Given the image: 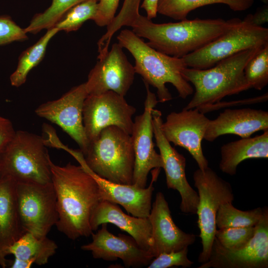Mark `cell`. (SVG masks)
<instances>
[{
  "label": "cell",
  "instance_id": "cell-25",
  "mask_svg": "<svg viewBox=\"0 0 268 268\" xmlns=\"http://www.w3.org/2000/svg\"><path fill=\"white\" fill-rule=\"evenodd\" d=\"M254 0H158L157 12L175 20L187 19L188 14L196 8L207 5L222 3L233 11H244L252 6Z\"/></svg>",
  "mask_w": 268,
  "mask_h": 268
},
{
  "label": "cell",
  "instance_id": "cell-36",
  "mask_svg": "<svg viewBox=\"0 0 268 268\" xmlns=\"http://www.w3.org/2000/svg\"><path fill=\"white\" fill-rule=\"evenodd\" d=\"M15 133L11 122L0 115V157L12 140Z\"/></svg>",
  "mask_w": 268,
  "mask_h": 268
},
{
  "label": "cell",
  "instance_id": "cell-26",
  "mask_svg": "<svg viewBox=\"0 0 268 268\" xmlns=\"http://www.w3.org/2000/svg\"><path fill=\"white\" fill-rule=\"evenodd\" d=\"M59 31L55 27L48 29L35 44L22 52L16 69L10 76L12 86L18 87L25 82L29 72L42 61L49 42Z\"/></svg>",
  "mask_w": 268,
  "mask_h": 268
},
{
  "label": "cell",
  "instance_id": "cell-11",
  "mask_svg": "<svg viewBox=\"0 0 268 268\" xmlns=\"http://www.w3.org/2000/svg\"><path fill=\"white\" fill-rule=\"evenodd\" d=\"M146 90L144 111L135 117L131 134L134 154L133 185L139 188L146 186L150 171L162 168L161 156L154 149L151 112L159 102L156 95L144 82Z\"/></svg>",
  "mask_w": 268,
  "mask_h": 268
},
{
  "label": "cell",
  "instance_id": "cell-19",
  "mask_svg": "<svg viewBox=\"0 0 268 268\" xmlns=\"http://www.w3.org/2000/svg\"><path fill=\"white\" fill-rule=\"evenodd\" d=\"M148 218L152 228L148 251L153 258L162 253L188 248L195 243L194 234L184 232L174 223L168 203L161 192L156 194Z\"/></svg>",
  "mask_w": 268,
  "mask_h": 268
},
{
  "label": "cell",
  "instance_id": "cell-24",
  "mask_svg": "<svg viewBox=\"0 0 268 268\" xmlns=\"http://www.w3.org/2000/svg\"><path fill=\"white\" fill-rule=\"evenodd\" d=\"M58 245L47 236L38 237L26 232L6 250L8 255L15 258L32 260L42 266L48 263L50 258L56 252Z\"/></svg>",
  "mask_w": 268,
  "mask_h": 268
},
{
  "label": "cell",
  "instance_id": "cell-5",
  "mask_svg": "<svg viewBox=\"0 0 268 268\" xmlns=\"http://www.w3.org/2000/svg\"><path fill=\"white\" fill-rule=\"evenodd\" d=\"M84 161L92 172L113 183L132 185L134 154L131 134L115 126L89 143Z\"/></svg>",
  "mask_w": 268,
  "mask_h": 268
},
{
  "label": "cell",
  "instance_id": "cell-6",
  "mask_svg": "<svg viewBox=\"0 0 268 268\" xmlns=\"http://www.w3.org/2000/svg\"><path fill=\"white\" fill-rule=\"evenodd\" d=\"M51 161L43 136L17 131L0 157L1 175L16 183H52Z\"/></svg>",
  "mask_w": 268,
  "mask_h": 268
},
{
  "label": "cell",
  "instance_id": "cell-7",
  "mask_svg": "<svg viewBox=\"0 0 268 268\" xmlns=\"http://www.w3.org/2000/svg\"><path fill=\"white\" fill-rule=\"evenodd\" d=\"M193 180L199 196L196 214L202 250L198 261L202 264L208 261L210 254L217 229L218 210L222 204L232 202L234 198L230 184L208 167L203 170L199 168L196 170Z\"/></svg>",
  "mask_w": 268,
  "mask_h": 268
},
{
  "label": "cell",
  "instance_id": "cell-23",
  "mask_svg": "<svg viewBox=\"0 0 268 268\" xmlns=\"http://www.w3.org/2000/svg\"><path fill=\"white\" fill-rule=\"evenodd\" d=\"M220 154V170L229 175H234L238 166L244 160L268 158V130L254 137L241 138L225 144L221 147Z\"/></svg>",
  "mask_w": 268,
  "mask_h": 268
},
{
  "label": "cell",
  "instance_id": "cell-32",
  "mask_svg": "<svg viewBox=\"0 0 268 268\" xmlns=\"http://www.w3.org/2000/svg\"><path fill=\"white\" fill-rule=\"evenodd\" d=\"M141 0H124L119 13L107 27L106 33L102 36L103 40L109 42L114 34L124 26H131L140 14L139 6Z\"/></svg>",
  "mask_w": 268,
  "mask_h": 268
},
{
  "label": "cell",
  "instance_id": "cell-42",
  "mask_svg": "<svg viewBox=\"0 0 268 268\" xmlns=\"http://www.w3.org/2000/svg\"><path fill=\"white\" fill-rule=\"evenodd\" d=\"M1 163L0 161V176H1Z\"/></svg>",
  "mask_w": 268,
  "mask_h": 268
},
{
  "label": "cell",
  "instance_id": "cell-4",
  "mask_svg": "<svg viewBox=\"0 0 268 268\" xmlns=\"http://www.w3.org/2000/svg\"><path fill=\"white\" fill-rule=\"evenodd\" d=\"M117 39L118 43L133 56L135 73L141 76L143 82L156 88L158 102L164 103L172 99L166 86L167 83L175 87L182 99L193 93V87L182 75L183 70L187 67L182 58L156 50L132 30H121Z\"/></svg>",
  "mask_w": 268,
  "mask_h": 268
},
{
  "label": "cell",
  "instance_id": "cell-13",
  "mask_svg": "<svg viewBox=\"0 0 268 268\" xmlns=\"http://www.w3.org/2000/svg\"><path fill=\"white\" fill-rule=\"evenodd\" d=\"M87 95L84 82L72 87L58 99L41 104L35 110L38 117L59 126L76 142L83 154L89 145L82 116Z\"/></svg>",
  "mask_w": 268,
  "mask_h": 268
},
{
  "label": "cell",
  "instance_id": "cell-21",
  "mask_svg": "<svg viewBox=\"0 0 268 268\" xmlns=\"http://www.w3.org/2000/svg\"><path fill=\"white\" fill-rule=\"evenodd\" d=\"M112 223L127 232L143 249L149 251L151 243L152 228L148 217L130 216L124 213L117 204L101 201L94 209L90 218L92 231L103 223Z\"/></svg>",
  "mask_w": 268,
  "mask_h": 268
},
{
  "label": "cell",
  "instance_id": "cell-9",
  "mask_svg": "<svg viewBox=\"0 0 268 268\" xmlns=\"http://www.w3.org/2000/svg\"><path fill=\"white\" fill-rule=\"evenodd\" d=\"M16 193L24 231L38 237L46 236L58 220L56 196L52 183H16Z\"/></svg>",
  "mask_w": 268,
  "mask_h": 268
},
{
  "label": "cell",
  "instance_id": "cell-17",
  "mask_svg": "<svg viewBox=\"0 0 268 268\" xmlns=\"http://www.w3.org/2000/svg\"><path fill=\"white\" fill-rule=\"evenodd\" d=\"M97 232L91 234L92 241L81 249L90 251L93 258L114 261L121 259L126 267L148 266L154 259L148 251L141 248L131 236L110 232L107 223H103Z\"/></svg>",
  "mask_w": 268,
  "mask_h": 268
},
{
  "label": "cell",
  "instance_id": "cell-12",
  "mask_svg": "<svg viewBox=\"0 0 268 268\" xmlns=\"http://www.w3.org/2000/svg\"><path fill=\"white\" fill-rule=\"evenodd\" d=\"M123 49L118 43H115L110 50L98 55V61L85 82L88 95L107 91H113L123 96L127 94L136 73Z\"/></svg>",
  "mask_w": 268,
  "mask_h": 268
},
{
  "label": "cell",
  "instance_id": "cell-14",
  "mask_svg": "<svg viewBox=\"0 0 268 268\" xmlns=\"http://www.w3.org/2000/svg\"><path fill=\"white\" fill-rule=\"evenodd\" d=\"M199 268H268V210L256 225L254 235L244 247L229 250L214 238L208 261Z\"/></svg>",
  "mask_w": 268,
  "mask_h": 268
},
{
  "label": "cell",
  "instance_id": "cell-39",
  "mask_svg": "<svg viewBox=\"0 0 268 268\" xmlns=\"http://www.w3.org/2000/svg\"><path fill=\"white\" fill-rule=\"evenodd\" d=\"M158 0H143L140 6L146 13V17L150 19L156 17L157 7Z\"/></svg>",
  "mask_w": 268,
  "mask_h": 268
},
{
  "label": "cell",
  "instance_id": "cell-28",
  "mask_svg": "<svg viewBox=\"0 0 268 268\" xmlns=\"http://www.w3.org/2000/svg\"><path fill=\"white\" fill-rule=\"evenodd\" d=\"M85 0H52L51 5L43 12L36 14L24 30L27 33L36 34L44 29H50L70 8Z\"/></svg>",
  "mask_w": 268,
  "mask_h": 268
},
{
  "label": "cell",
  "instance_id": "cell-30",
  "mask_svg": "<svg viewBox=\"0 0 268 268\" xmlns=\"http://www.w3.org/2000/svg\"><path fill=\"white\" fill-rule=\"evenodd\" d=\"M244 75L251 88L263 89L268 83V44L264 46L247 63Z\"/></svg>",
  "mask_w": 268,
  "mask_h": 268
},
{
  "label": "cell",
  "instance_id": "cell-38",
  "mask_svg": "<svg viewBox=\"0 0 268 268\" xmlns=\"http://www.w3.org/2000/svg\"><path fill=\"white\" fill-rule=\"evenodd\" d=\"M243 21L255 26H262L268 21V5L259 7L254 14H248Z\"/></svg>",
  "mask_w": 268,
  "mask_h": 268
},
{
  "label": "cell",
  "instance_id": "cell-22",
  "mask_svg": "<svg viewBox=\"0 0 268 268\" xmlns=\"http://www.w3.org/2000/svg\"><path fill=\"white\" fill-rule=\"evenodd\" d=\"M16 183L0 176V252L6 250L26 232L21 224L16 193Z\"/></svg>",
  "mask_w": 268,
  "mask_h": 268
},
{
  "label": "cell",
  "instance_id": "cell-18",
  "mask_svg": "<svg viewBox=\"0 0 268 268\" xmlns=\"http://www.w3.org/2000/svg\"><path fill=\"white\" fill-rule=\"evenodd\" d=\"M70 154L95 179L102 192V201L120 204L129 214L139 217H148L151 208V200L154 190L153 184L158 178L160 168L151 170L152 179L148 187L139 188L134 185L121 184L102 178L86 165L80 150H73Z\"/></svg>",
  "mask_w": 268,
  "mask_h": 268
},
{
  "label": "cell",
  "instance_id": "cell-1",
  "mask_svg": "<svg viewBox=\"0 0 268 268\" xmlns=\"http://www.w3.org/2000/svg\"><path fill=\"white\" fill-rule=\"evenodd\" d=\"M57 199L59 231L74 240L93 233L92 213L102 201L101 188L93 177L81 165L69 162L59 166L50 162Z\"/></svg>",
  "mask_w": 268,
  "mask_h": 268
},
{
  "label": "cell",
  "instance_id": "cell-41",
  "mask_svg": "<svg viewBox=\"0 0 268 268\" xmlns=\"http://www.w3.org/2000/svg\"><path fill=\"white\" fill-rule=\"evenodd\" d=\"M262 2H263L265 4H268V0H260Z\"/></svg>",
  "mask_w": 268,
  "mask_h": 268
},
{
  "label": "cell",
  "instance_id": "cell-40",
  "mask_svg": "<svg viewBox=\"0 0 268 268\" xmlns=\"http://www.w3.org/2000/svg\"><path fill=\"white\" fill-rule=\"evenodd\" d=\"M34 262L32 260H22L14 258L10 260L9 266L11 268H30Z\"/></svg>",
  "mask_w": 268,
  "mask_h": 268
},
{
  "label": "cell",
  "instance_id": "cell-15",
  "mask_svg": "<svg viewBox=\"0 0 268 268\" xmlns=\"http://www.w3.org/2000/svg\"><path fill=\"white\" fill-rule=\"evenodd\" d=\"M151 115L153 136L162 160L167 187L179 193L181 198L180 208L182 212L196 214L199 196L187 181L186 158L171 145L164 135L161 128L163 121L161 111L154 108Z\"/></svg>",
  "mask_w": 268,
  "mask_h": 268
},
{
  "label": "cell",
  "instance_id": "cell-20",
  "mask_svg": "<svg viewBox=\"0 0 268 268\" xmlns=\"http://www.w3.org/2000/svg\"><path fill=\"white\" fill-rule=\"evenodd\" d=\"M268 130V112L251 108L226 109L209 121L204 139L212 142L224 134H235L241 138Z\"/></svg>",
  "mask_w": 268,
  "mask_h": 268
},
{
  "label": "cell",
  "instance_id": "cell-10",
  "mask_svg": "<svg viewBox=\"0 0 268 268\" xmlns=\"http://www.w3.org/2000/svg\"><path fill=\"white\" fill-rule=\"evenodd\" d=\"M125 96L113 91L88 95L83 104V124L87 138L91 142L104 128L115 126L131 134L136 109Z\"/></svg>",
  "mask_w": 268,
  "mask_h": 268
},
{
  "label": "cell",
  "instance_id": "cell-35",
  "mask_svg": "<svg viewBox=\"0 0 268 268\" xmlns=\"http://www.w3.org/2000/svg\"><path fill=\"white\" fill-rule=\"evenodd\" d=\"M120 0H99L98 9L94 19L100 27L107 26L115 16Z\"/></svg>",
  "mask_w": 268,
  "mask_h": 268
},
{
  "label": "cell",
  "instance_id": "cell-8",
  "mask_svg": "<svg viewBox=\"0 0 268 268\" xmlns=\"http://www.w3.org/2000/svg\"><path fill=\"white\" fill-rule=\"evenodd\" d=\"M267 44V28L241 20L220 37L182 58L188 67L204 69L242 51Z\"/></svg>",
  "mask_w": 268,
  "mask_h": 268
},
{
  "label": "cell",
  "instance_id": "cell-29",
  "mask_svg": "<svg viewBox=\"0 0 268 268\" xmlns=\"http://www.w3.org/2000/svg\"><path fill=\"white\" fill-rule=\"evenodd\" d=\"M99 0L82 1L67 10L54 27L67 32L77 30L87 20H94Z\"/></svg>",
  "mask_w": 268,
  "mask_h": 268
},
{
  "label": "cell",
  "instance_id": "cell-3",
  "mask_svg": "<svg viewBox=\"0 0 268 268\" xmlns=\"http://www.w3.org/2000/svg\"><path fill=\"white\" fill-rule=\"evenodd\" d=\"M263 46L242 51L209 68H185L182 75L193 84L195 91L192 99L183 109H201L220 102L227 96L238 94L251 88L245 77L244 68Z\"/></svg>",
  "mask_w": 268,
  "mask_h": 268
},
{
  "label": "cell",
  "instance_id": "cell-33",
  "mask_svg": "<svg viewBox=\"0 0 268 268\" xmlns=\"http://www.w3.org/2000/svg\"><path fill=\"white\" fill-rule=\"evenodd\" d=\"M188 248L181 250L162 253L154 258L147 266L148 268H168L175 266L191 267L194 262L188 259Z\"/></svg>",
  "mask_w": 268,
  "mask_h": 268
},
{
  "label": "cell",
  "instance_id": "cell-27",
  "mask_svg": "<svg viewBox=\"0 0 268 268\" xmlns=\"http://www.w3.org/2000/svg\"><path fill=\"white\" fill-rule=\"evenodd\" d=\"M265 208L257 207L243 211L235 208L231 202L222 204L216 217L218 229L256 226L262 218Z\"/></svg>",
  "mask_w": 268,
  "mask_h": 268
},
{
  "label": "cell",
  "instance_id": "cell-16",
  "mask_svg": "<svg viewBox=\"0 0 268 268\" xmlns=\"http://www.w3.org/2000/svg\"><path fill=\"white\" fill-rule=\"evenodd\" d=\"M210 120L197 108L183 110L169 114L161 128L166 139L175 145L188 150L203 170L208 165L204 156L201 142Z\"/></svg>",
  "mask_w": 268,
  "mask_h": 268
},
{
  "label": "cell",
  "instance_id": "cell-34",
  "mask_svg": "<svg viewBox=\"0 0 268 268\" xmlns=\"http://www.w3.org/2000/svg\"><path fill=\"white\" fill-rule=\"evenodd\" d=\"M24 29L17 25L8 15L0 16V46L27 39Z\"/></svg>",
  "mask_w": 268,
  "mask_h": 268
},
{
  "label": "cell",
  "instance_id": "cell-31",
  "mask_svg": "<svg viewBox=\"0 0 268 268\" xmlns=\"http://www.w3.org/2000/svg\"><path fill=\"white\" fill-rule=\"evenodd\" d=\"M255 226L229 227L216 229L215 239L224 248L235 250L245 246L255 232Z\"/></svg>",
  "mask_w": 268,
  "mask_h": 268
},
{
  "label": "cell",
  "instance_id": "cell-2",
  "mask_svg": "<svg viewBox=\"0 0 268 268\" xmlns=\"http://www.w3.org/2000/svg\"><path fill=\"white\" fill-rule=\"evenodd\" d=\"M241 21L238 18L228 20L196 18L158 24L139 14L130 27L137 36L147 39V44L153 49L182 58L214 40Z\"/></svg>",
  "mask_w": 268,
  "mask_h": 268
},
{
  "label": "cell",
  "instance_id": "cell-37",
  "mask_svg": "<svg viewBox=\"0 0 268 268\" xmlns=\"http://www.w3.org/2000/svg\"><path fill=\"white\" fill-rule=\"evenodd\" d=\"M268 93L264 94L263 95L257 96L254 98H251L246 99H243L241 100L234 101L231 102H221L220 101L212 104L210 106L203 108L201 109H198L201 112L205 114L214 111L219 108L224 107L226 105H237L241 104H254L255 103H259V102L266 101L268 100Z\"/></svg>",
  "mask_w": 268,
  "mask_h": 268
}]
</instances>
